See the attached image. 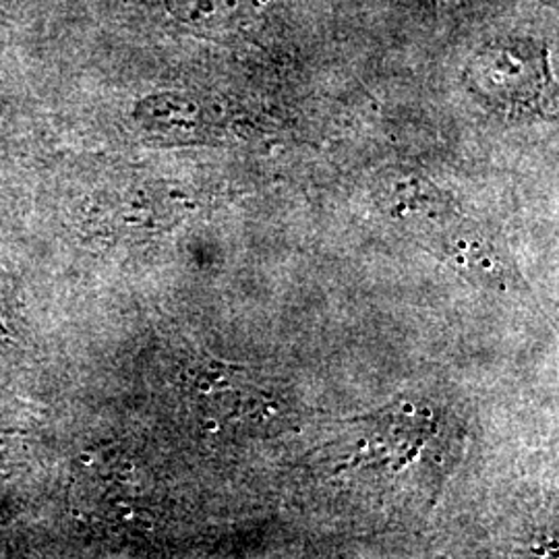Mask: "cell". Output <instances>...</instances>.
<instances>
[{
	"label": "cell",
	"mask_w": 559,
	"mask_h": 559,
	"mask_svg": "<svg viewBox=\"0 0 559 559\" xmlns=\"http://www.w3.org/2000/svg\"><path fill=\"white\" fill-rule=\"evenodd\" d=\"M468 90L508 115H543L554 102V78L547 48L535 38L508 36L483 44L468 60Z\"/></svg>",
	"instance_id": "obj_1"
},
{
	"label": "cell",
	"mask_w": 559,
	"mask_h": 559,
	"mask_svg": "<svg viewBox=\"0 0 559 559\" xmlns=\"http://www.w3.org/2000/svg\"><path fill=\"white\" fill-rule=\"evenodd\" d=\"M135 117L141 124L166 140H205L224 122L221 102L191 92H164L140 102Z\"/></svg>",
	"instance_id": "obj_2"
},
{
	"label": "cell",
	"mask_w": 559,
	"mask_h": 559,
	"mask_svg": "<svg viewBox=\"0 0 559 559\" xmlns=\"http://www.w3.org/2000/svg\"><path fill=\"white\" fill-rule=\"evenodd\" d=\"M272 0H164L168 15L203 34L239 32L263 17Z\"/></svg>",
	"instance_id": "obj_3"
},
{
	"label": "cell",
	"mask_w": 559,
	"mask_h": 559,
	"mask_svg": "<svg viewBox=\"0 0 559 559\" xmlns=\"http://www.w3.org/2000/svg\"><path fill=\"white\" fill-rule=\"evenodd\" d=\"M378 198L383 210L399 221L433 218L441 207L440 189L408 173L383 175L378 185Z\"/></svg>",
	"instance_id": "obj_4"
},
{
	"label": "cell",
	"mask_w": 559,
	"mask_h": 559,
	"mask_svg": "<svg viewBox=\"0 0 559 559\" xmlns=\"http://www.w3.org/2000/svg\"><path fill=\"white\" fill-rule=\"evenodd\" d=\"M445 251L450 253V260L459 267L468 270L473 278H480L483 282H501V261L498 260L493 247L479 235L473 233H459L448 237Z\"/></svg>",
	"instance_id": "obj_5"
}]
</instances>
